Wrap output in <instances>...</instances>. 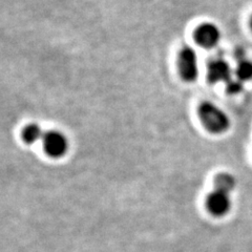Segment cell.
Instances as JSON below:
<instances>
[{
	"instance_id": "30bf717a",
	"label": "cell",
	"mask_w": 252,
	"mask_h": 252,
	"mask_svg": "<svg viewBox=\"0 0 252 252\" xmlns=\"http://www.w3.org/2000/svg\"><path fill=\"white\" fill-rule=\"evenodd\" d=\"M225 84H226V92L230 94H239L244 89L243 82L240 81L239 79H231V80H229Z\"/></svg>"
},
{
	"instance_id": "277c9868",
	"label": "cell",
	"mask_w": 252,
	"mask_h": 252,
	"mask_svg": "<svg viewBox=\"0 0 252 252\" xmlns=\"http://www.w3.org/2000/svg\"><path fill=\"white\" fill-rule=\"evenodd\" d=\"M220 39V29L215 23L204 22L194 31V40L204 49H212L218 45Z\"/></svg>"
},
{
	"instance_id": "ba28073f",
	"label": "cell",
	"mask_w": 252,
	"mask_h": 252,
	"mask_svg": "<svg viewBox=\"0 0 252 252\" xmlns=\"http://www.w3.org/2000/svg\"><path fill=\"white\" fill-rule=\"evenodd\" d=\"M236 185V181L233 176L227 172H223L218 175L215 179V189L229 193L233 190Z\"/></svg>"
},
{
	"instance_id": "6da1fadb",
	"label": "cell",
	"mask_w": 252,
	"mask_h": 252,
	"mask_svg": "<svg viewBox=\"0 0 252 252\" xmlns=\"http://www.w3.org/2000/svg\"><path fill=\"white\" fill-rule=\"evenodd\" d=\"M198 114L204 127L208 131L219 135L229 129V117L212 102L206 101L201 103L198 108Z\"/></svg>"
},
{
	"instance_id": "7a4b0ae2",
	"label": "cell",
	"mask_w": 252,
	"mask_h": 252,
	"mask_svg": "<svg viewBox=\"0 0 252 252\" xmlns=\"http://www.w3.org/2000/svg\"><path fill=\"white\" fill-rule=\"evenodd\" d=\"M178 68L181 77L186 82H193L199 76L198 55L190 46H184L178 56Z\"/></svg>"
},
{
	"instance_id": "52a82bcc",
	"label": "cell",
	"mask_w": 252,
	"mask_h": 252,
	"mask_svg": "<svg viewBox=\"0 0 252 252\" xmlns=\"http://www.w3.org/2000/svg\"><path fill=\"white\" fill-rule=\"evenodd\" d=\"M44 133L42 128L40 127V125L37 123H31L27 125L25 129L22 131V139L26 142L27 144L32 145L36 143L37 141L40 139H43Z\"/></svg>"
},
{
	"instance_id": "8fae6325",
	"label": "cell",
	"mask_w": 252,
	"mask_h": 252,
	"mask_svg": "<svg viewBox=\"0 0 252 252\" xmlns=\"http://www.w3.org/2000/svg\"><path fill=\"white\" fill-rule=\"evenodd\" d=\"M250 27H251V30H252V17H251V20H250Z\"/></svg>"
},
{
	"instance_id": "3957f363",
	"label": "cell",
	"mask_w": 252,
	"mask_h": 252,
	"mask_svg": "<svg viewBox=\"0 0 252 252\" xmlns=\"http://www.w3.org/2000/svg\"><path fill=\"white\" fill-rule=\"evenodd\" d=\"M42 143L45 153L52 158H61L67 153V138L59 130H49L44 133Z\"/></svg>"
},
{
	"instance_id": "8992f818",
	"label": "cell",
	"mask_w": 252,
	"mask_h": 252,
	"mask_svg": "<svg viewBox=\"0 0 252 252\" xmlns=\"http://www.w3.org/2000/svg\"><path fill=\"white\" fill-rule=\"evenodd\" d=\"M206 206L210 214L217 217H222L226 215L230 209V194L215 189V190L211 191L207 196Z\"/></svg>"
},
{
	"instance_id": "5b68a950",
	"label": "cell",
	"mask_w": 252,
	"mask_h": 252,
	"mask_svg": "<svg viewBox=\"0 0 252 252\" xmlns=\"http://www.w3.org/2000/svg\"><path fill=\"white\" fill-rule=\"evenodd\" d=\"M207 79L211 84L227 83L232 79V70L229 63L224 59H214L208 63Z\"/></svg>"
},
{
	"instance_id": "9c48e42d",
	"label": "cell",
	"mask_w": 252,
	"mask_h": 252,
	"mask_svg": "<svg viewBox=\"0 0 252 252\" xmlns=\"http://www.w3.org/2000/svg\"><path fill=\"white\" fill-rule=\"evenodd\" d=\"M235 76L242 82L252 80V61L241 59L235 67Z\"/></svg>"
}]
</instances>
